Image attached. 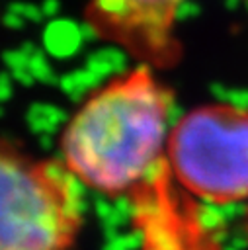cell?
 I'll use <instances>...</instances> for the list:
<instances>
[{"mask_svg": "<svg viewBox=\"0 0 248 250\" xmlns=\"http://www.w3.org/2000/svg\"><path fill=\"white\" fill-rule=\"evenodd\" d=\"M186 0H90L84 20L90 31L154 70L172 68L182 57L178 16Z\"/></svg>", "mask_w": 248, "mask_h": 250, "instance_id": "cell-4", "label": "cell"}, {"mask_svg": "<svg viewBox=\"0 0 248 250\" xmlns=\"http://www.w3.org/2000/svg\"><path fill=\"white\" fill-rule=\"evenodd\" d=\"M168 164L193 199L230 205L248 199V109L207 104L170 129Z\"/></svg>", "mask_w": 248, "mask_h": 250, "instance_id": "cell-3", "label": "cell"}, {"mask_svg": "<svg viewBox=\"0 0 248 250\" xmlns=\"http://www.w3.org/2000/svg\"><path fill=\"white\" fill-rule=\"evenodd\" d=\"M80 186L62 160L0 141V250H70L84 221Z\"/></svg>", "mask_w": 248, "mask_h": 250, "instance_id": "cell-2", "label": "cell"}, {"mask_svg": "<svg viewBox=\"0 0 248 250\" xmlns=\"http://www.w3.org/2000/svg\"><path fill=\"white\" fill-rule=\"evenodd\" d=\"M170 111V88L137 64L82 102L64 125L61 160L82 186L125 199L166 160Z\"/></svg>", "mask_w": 248, "mask_h": 250, "instance_id": "cell-1", "label": "cell"}]
</instances>
